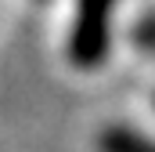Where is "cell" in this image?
<instances>
[{
    "label": "cell",
    "mask_w": 155,
    "mask_h": 152,
    "mask_svg": "<svg viewBox=\"0 0 155 152\" xmlns=\"http://www.w3.org/2000/svg\"><path fill=\"white\" fill-rule=\"evenodd\" d=\"M116 0H76L69 29V62L76 69H101L112 51Z\"/></svg>",
    "instance_id": "1"
},
{
    "label": "cell",
    "mask_w": 155,
    "mask_h": 152,
    "mask_svg": "<svg viewBox=\"0 0 155 152\" xmlns=\"http://www.w3.org/2000/svg\"><path fill=\"white\" fill-rule=\"evenodd\" d=\"M97 152H155V138L134 127H105L97 134Z\"/></svg>",
    "instance_id": "2"
},
{
    "label": "cell",
    "mask_w": 155,
    "mask_h": 152,
    "mask_svg": "<svg viewBox=\"0 0 155 152\" xmlns=\"http://www.w3.org/2000/svg\"><path fill=\"white\" fill-rule=\"evenodd\" d=\"M134 43H137L141 51L155 54V15H144V18L134 26Z\"/></svg>",
    "instance_id": "3"
}]
</instances>
